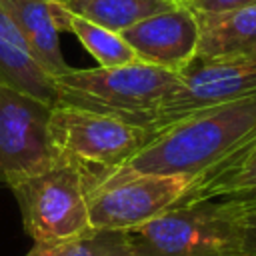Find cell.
Segmentation results:
<instances>
[{"label": "cell", "mask_w": 256, "mask_h": 256, "mask_svg": "<svg viewBox=\"0 0 256 256\" xmlns=\"http://www.w3.org/2000/svg\"><path fill=\"white\" fill-rule=\"evenodd\" d=\"M256 136V92L194 112L160 132L114 168L94 172L90 188L136 174L200 176Z\"/></svg>", "instance_id": "obj_1"}, {"label": "cell", "mask_w": 256, "mask_h": 256, "mask_svg": "<svg viewBox=\"0 0 256 256\" xmlns=\"http://www.w3.org/2000/svg\"><path fill=\"white\" fill-rule=\"evenodd\" d=\"M178 82L180 72L136 60L108 68H70L54 78V92L60 104L114 116L150 130L160 102Z\"/></svg>", "instance_id": "obj_2"}, {"label": "cell", "mask_w": 256, "mask_h": 256, "mask_svg": "<svg viewBox=\"0 0 256 256\" xmlns=\"http://www.w3.org/2000/svg\"><path fill=\"white\" fill-rule=\"evenodd\" d=\"M244 210L240 198L180 202L128 234L136 256H244Z\"/></svg>", "instance_id": "obj_3"}, {"label": "cell", "mask_w": 256, "mask_h": 256, "mask_svg": "<svg viewBox=\"0 0 256 256\" xmlns=\"http://www.w3.org/2000/svg\"><path fill=\"white\" fill-rule=\"evenodd\" d=\"M90 176L84 166L56 156L50 166L12 186L24 230L34 244H68L92 230Z\"/></svg>", "instance_id": "obj_4"}, {"label": "cell", "mask_w": 256, "mask_h": 256, "mask_svg": "<svg viewBox=\"0 0 256 256\" xmlns=\"http://www.w3.org/2000/svg\"><path fill=\"white\" fill-rule=\"evenodd\" d=\"M48 132L56 156L92 174L118 166L154 136L148 128L60 102L52 104Z\"/></svg>", "instance_id": "obj_5"}, {"label": "cell", "mask_w": 256, "mask_h": 256, "mask_svg": "<svg viewBox=\"0 0 256 256\" xmlns=\"http://www.w3.org/2000/svg\"><path fill=\"white\" fill-rule=\"evenodd\" d=\"M198 176L136 174L88 192L92 230H136L176 208Z\"/></svg>", "instance_id": "obj_6"}, {"label": "cell", "mask_w": 256, "mask_h": 256, "mask_svg": "<svg viewBox=\"0 0 256 256\" xmlns=\"http://www.w3.org/2000/svg\"><path fill=\"white\" fill-rule=\"evenodd\" d=\"M52 102L0 82V182L14 186L56 160L48 120Z\"/></svg>", "instance_id": "obj_7"}, {"label": "cell", "mask_w": 256, "mask_h": 256, "mask_svg": "<svg viewBox=\"0 0 256 256\" xmlns=\"http://www.w3.org/2000/svg\"><path fill=\"white\" fill-rule=\"evenodd\" d=\"M256 92V58H194L178 86L160 102L152 134L206 108H214Z\"/></svg>", "instance_id": "obj_8"}, {"label": "cell", "mask_w": 256, "mask_h": 256, "mask_svg": "<svg viewBox=\"0 0 256 256\" xmlns=\"http://www.w3.org/2000/svg\"><path fill=\"white\" fill-rule=\"evenodd\" d=\"M120 36L140 62L182 72L198 54L200 30L196 12L178 4L122 30Z\"/></svg>", "instance_id": "obj_9"}, {"label": "cell", "mask_w": 256, "mask_h": 256, "mask_svg": "<svg viewBox=\"0 0 256 256\" xmlns=\"http://www.w3.org/2000/svg\"><path fill=\"white\" fill-rule=\"evenodd\" d=\"M0 6L8 12L46 74L56 78L70 70L60 50V28L54 18L52 0H0Z\"/></svg>", "instance_id": "obj_10"}, {"label": "cell", "mask_w": 256, "mask_h": 256, "mask_svg": "<svg viewBox=\"0 0 256 256\" xmlns=\"http://www.w3.org/2000/svg\"><path fill=\"white\" fill-rule=\"evenodd\" d=\"M198 58H256V4L226 12H196Z\"/></svg>", "instance_id": "obj_11"}, {"label": "cell", "mask_w": 256, "mask_h": 256, "mask_svg": "<svg viewBox=\"0 0 256 256\" xmlns=\"http://www.w3.org/2000/svg\"><path fill=\"white\" fill-rule=\"evenodd\" d=\"M0 82L44 102H56L54 78L34 60L20 30L0 6Z\"/></svg>", "instance_id": "obj_12"}, {"label": "cell", "mask_w": 256, "mask_h": 256, "mask_svg": "<svg viewBox=\"0 0 256 256\" xmlns=\"http://www.w3.org/2000/svg\"><path fill=\"white\" fill-rule=\"evenodd\" d=\"M212 198H240L246 204H256V136L200 174L182 202Z\"/></svg>", "instance_id": "obj_13"}, {"label": "cell", "mask_w": 256, "mask_h": 256, "mask_svg": "<svg viewBox=\"0 0 256 256\" xmlns=\"http://www.w3.org/2000/svg\"><path fill=\"white\" fill-rule=\"evenodd\" d=\"M52 10L60 32H72L80 40V44L92 54L98 66H122L138 60L130 44L118 32H112L100 24H94L70 12L62 4V0H52Z\"/></svg>", "instance_id": "obj_14"}, {"label": "cell", "mask_w": 256, "mask_h": 256, "mask_svg": "<svg viewBox=\"0 0 256 256\" xmlns=\"http://www.w3.org/2000/svg\"><path fill=\"white\" fill-rule=\"evenodd\" d=\"M62 4L94 22L100 24L112 32H122L154 14L166 12L174 6H178V0H62Z\"/></svg>", "instance_id": "obj_15"}, {"label": "cell", "mask_w": 256, "mask_h": 256, "mask_svg": "<svg viewBox=\"0 0 256 256\" xmlns=\"http://www.w3.org/2000/svg\"><path fill=\"white\" fill-rule=\"evenodd\" d=\"M62 256H136L128 232L90 230L82 238L68 242Z\"/></svg>", "instance_id": "obj_16"}, {"label": "cell", "mask_w": 256, "mask_h": 256, "mask_svg": "<svg viewBox=\"0 0 256 256\" xmlns=\"http://www.w3.org/2000/svg\"><path fill=\"white\" fill-rule=\"evenodd\" d=\"M256 0H190L186 6L194 12H226L246 6H254Z\"/></svg>", "instance_id": "obj_17"}, {"label": "cell", "mask_w": 256, "mask_h": 256, "mask_svg": "<svg viewBox=\"0 0 256 256\" xmlns=\"http://www.w3.org/2000/svg\"><path fill=\"white\" fill-rule=\"evenodd\" d=\"M242 254L256 256V206H248L242 216Z\"/></svg>", "instance_id": "obj_18"}, {"label": "cell", "mask_w": 256, "mask_h": 256, "mask_svg": "<svg viewBox=\"0 0 256 256\" xmlns=\"http://www.w3.org/2000/svg\"><path fill=\"white\" fill-rule=\"evenodd\" d=\"M66 244H34L26 256H62Z\"/></svg>", "instance_id": "obj_19"}, {"label": "cell", "mask_w": 256, "mask_h": 256, "mask_svg": "<svg viewBox=\"0 0 256 256\" xmlns=\"http://www.w3.org/2000/svg\"><path fill=\"white\" fill-rule=\"evenodd\" d=\"M248 206H256V204H248Z\"/></svg>", "instance_id": "obj_20"}]
</instances>
